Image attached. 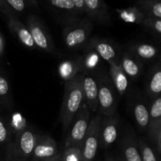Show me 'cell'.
<instances>
[{
    "label": "cell",
    "mask_w": 161,
    "mask_h": 161,
    "mask_svg": "<svg viewBox=\"0 0 161 161\" xmlns=\"http://www.w3.org/2000/svg\"><path fill=\"white\" fill-rule=\"evenodd\" d=\"M62 161H82L81 149L78 147H67L61 153Z\"/></svg>",
    "instance_id": "cell-30"
},
{
    "label": "cell",
    "mask_w": 161,
    "mask_h": 161,
    "mask_svg": "<svg viewBox=\"0 0 161 161\" xmlns=\"http://www.w3.org/2000/svg\"><path fill=\"white\" fill-rule=\"evenodd\" d=\"M136 6L146 17L161 19L160 0H138Z\"/></svg>",
    "instance_id": "cell-23"
},
{
    "label": "cell",
    "mask_w": 161,
    "mask_h": 161,
    "mask_svg": "<svg viewBox=\"0 0 161 161\" xmlns=\"http://www.w3.org/2000/svg\"><path fill=\"white\" fill-rule=\"evenodd\" d=\"M96 79L98 87V105L97 110L98 115L102 116H110L116 114L118 97L111 79L105 73H100Z\"/></svg>",
    "instance_id": "cell-3"
},
{
    "label": "cell",
    "mask_w": 161,
    "mask_h": 161,
    "mask_svg": "<svg viewBox=\"0 0 161 161\" xmlns=\"http://www.w3.org/2000/svg\"><path fill=\"white\" fill-rule=\"evenodd\" d=\"M147 133L149 140L155 146V150L159 156L161 154V97L153 100L149 108V124Z\"/></svg>",
    "instance_id": "cell-8"
},
{
    "label": "cell",
    "mask_w": 161,
    "mask_h": 161,
    "mask_svg": "<svg viewBox=\"0 0 161 161\" xmlns=\"http://www.w3.org/2000/svg\"><path fill=\"white\" fill-rule=\"evenodd\" d=\"M93 28V20L88 17L68 20L62 32L66 47L72 50L84 48L91 39Z\"/></svg>",
    "instance_id": "cell-2"
},
{
    "label": "cell",
    "mask_w": 161,
    "mask_h": 161,
    "mask_svg": "<svg viewBox=\"0 0 161 161\" xmlns=\"http://www.w3.org/2000/svg\"><path fill=\"white\" fill-rule=\"evenodd\" d=\"M121 146L124 161H142L138 143L133 135H127L123 140Z\"/></svg>",
    "instance_id": "cell-19"
},
{
    "label": "cell",
    "mask_w": 161,
    "mask_h": 161,
    "mask_svg": "<svg viewBox=\"0 0 161 161\" xmlns=\"http://www.w3.org/2000/svg\"><path fill=\"white\" fill-rule=\"evenodd\" d=\"M105 161H116V160H115L114 159L111 157V156H107Z\"/></svg>",
    "instance_id": "cell-39"
},
{
    "label": "cell",
    "mask_w": 161,
    "mask_h": 161,
    "mask_svg": "<svg viewBox=\"0 0 161 161\" xmlns=\"http://www.w3.org/2000/svg\"><path fill=\"white\" fill-rule=\"evenodd\" d=\"M38 136L36 130L26 126L16 132L14 141L8 143L7 146L19 159H28L32 156Z\"/></svg>",
    "instance_id": "cell-5"
},
{
    "label": "cell",
    "mask_w": 161,
    "mask_h": 161,
    "mask_svg": "<svg viewBox=\"0 0 161 161\" xmlns=\"http://www.w3.org/2000/svg\"><path fill=\"white\" fill-rule=\"evenodd\" d=\"M148 31L157 38H160L161 34V20L155 17H146L142 24Z\"/></svg>",
    "instance_id": "cell-28"
},
{
    "label": "cell",
    "mask_w": 161,
    "mask_h": 161,
    "mask_svg": "<svg viewBox=\"0 0 161 161\" xmlns=\"http://www.w3.org/2000/svg\"><path fill=\"white\" fill-rule=\"evenodd\" d=\"M119 119L116 114L102 116L99 127V146L105 149L113 145L119 135Z\"/></svg>",
    "instance_id": "cell-10"
},
{
    "label": "cell",
    "mask_w": 161,
    "mask_h": 161,
    "mask_svg": "<svg viewBox=\"0 0 161 161\" xmlns=\"http://www.w3.org/2000/svg\"><path fill=\"white\" fill-rule=\"evenodd\" d=\"M0 105L4 108H13V98L10 86L6 75L0 72Z\"/></svg>",
    "instance_id": "cell-25"
},
{
    "label": "cell",
    "mask_w": 161,
    "mask_h": 161,
    "mask_svg": "<svg viewBox=\"0 0 161 161\" xmlns=\"http://www.w3.org/2000/svg\"><path fill=\"white\" fill-rule=\"evenodd\" d=\"M58 154L59 152L56 142L49 135H39L31 157H33L35 160H42L52 158Z\"/></svg>",
    "instance_id": "cell-13"
},
{
    "label": "cell",
    "mask_w": 161,
    "mask_h": 161,
    "mask_svg": "<svg viewBox=\"0 0 161 161\" xmlns=\"http://www.w3.org/2000/svg\"><path fill=\"white\" fill-rule=\"evenodd\" d=\"M14 138V131L10 121L0 115V146L7 145L12 142Z\"/></svg>",
    "instance_id": "cell-27"
},
{
    "label": "cell",
    "mask_w": 161,
    "mask_h": 161,
    "mask_svg": "<svg viewBox=\"0 0 161 161\" xmlns=\"http://www.w3.org/2000/svg\"><path fill=\"white\" fill-rule=\"evenodd\" d=\"M26 27L36 47L47 53H51L54 50V44L51 36L39 17L33 14L28 16Z\"/></svg>",
    "instance_id": "cell-6"
},
{
    "label": "cell",
    "mask_w": 161,
    "mask_h": 161,
    "mask_svg": "<svg viewBox=\"0 0 161 161\" xmlns=\"http://www.w3.org/2000/svg\"><path fill=\"white\" fill-rule=\"evenodd\" d=\"M129 53L142 61H150L157 58L159 53V49L149 43L135 44L129 48Z\"/></svg>",
    "instance_id": "cell-20"
},
{
    "label": "cell",
    "mask_w": 161,
    "mask_h": 161,
    "mask_svg": "<svg viewBox=\"0 0 161 161\" xmlns=\"http://www.w3.org/2000/svg\"><path fill=\"white\" fill-rule=\"evenodd\" d=\"M85 14L92 20L103 25L111 23L109 8L104 0H83Z\"/></svg>",
    "instance_id": "cell-11"
},
{
    "label": "cell",
    "mask_w": 161,
    "mask_h": 161,
    "mask_svg": "<svg viewBox=\"0 0 161 161\" xmlns=\"http://www.w3.org/2000/svg\"><path fill=\"white\" fill-rule=\"evenodd\" d=\"M97 94L98 87L95 75L84 73L83 78V103L86 104L88 109L92 113H97L98 105Z\"/></svg>",
    "instance_id": "cell-12"
},
{
    "label": "cell",
    "mask_w": 161,
    "mask_h": 161,
    "mask_svg": "<svg viewBox=\"0 0 161 161\" xmlns=\"http://www.w3.org/2000/svg\"><path fill=\"white\" fill-rule=\"evenodd\" d=\"M53 161H62V160H61V153L58 154V155L56 157V158H55V160Z\"/></svg>",
    "instance_id": "cell-38"
},
{
    "label": "cell",
    "mask_w": 161,
    "mask_h": 161,
    "mask_svg": "<svg viewBox=\"0 0 161 161\" xmlns=\"http://www.w3.org/2000/svg\"><path fill=\"white\" fill-rule=\"evenodd\" d=\"M138 147L141 153L142 161H160L158 154L153 149L150 144H149L147 140L144 138H139L138 140Z\"/></svg>",
    "instance_id": "cell-26"
},
{
    "label": "cell",
    "mask_w": 161,
    "mask_h": 161,
    "mask_svg": "<svg viewBox=\"0 0 161 161\" xmlns=\"http://www.w3.org/2000/svg\"><path fill=\"white\" fill-rule=\"evenodd\" d=\"M147 94L151 99L154 100L160 97L161 93V71L160 64L153 68L147 83Z\"/></svg>",
    "instance_id": "cell-21"
},
{
    "label": "cell",
    "mask_w": 161,
    "mask_h": 161,
    "mask_svg": "<svg viewBox=\"0 0 161 161\" xmlns=\"http://www.w3.org/2000/svg\"><path fill=\"white\" fill-rule=\"evenodd\" d=\"M72 3L75 6L79 15L80 14H85V8H84V1L83 0H71Z\"/></svg>",
    "instance_id": "cell-32"
},
{
    "label": "cell",
    "mask_w": 161,
    "mask_h": 161,
    "mask_svg": "<svg viewBox=\"0 0 161 161\" xmlns=\"http://www.w3.org/2000/svg\"><path fill=\"white\" fill-rule=\"evenodd\" d=\"M83 74L80 73L64 82V96L59 116V120L64 131L69 128L83 103Z\"/></svg>",
    "instance_id": "cell-1"
},
{
    "label": "cell",
    "mask_w": 161,
    "mask_h": 161,
    "mask_svg": "<svg viewBox=\"0 0 161 161\" xmlns=\"http://www.w3.org/2000/svg\"><path fill=\"white\" fill-rule=\"evenodd\" d=\"M5 50V39L3 37V34L0 31V57L3 55Z\"/></svg>",
    "instance_id": "cell-35"
},
{
    "label": "cell",
    "mask_w": 161,
    "mask_h": 161,
    "mask_svg": "<svg viewBox=\"0 0 161 161\" xmlns=\"http://www.w3.org/2000/svg\"><path fill=\"white\" fill-rule=\"evenodd\" d=\"M88 43L94 48L103 61L114 64H119L122 54L120 49L114 42L105 39L93 37L91 38Z\"/></svg>",
    "instance_id": "cell-9"
},
{
    "label": "cell",
    "mask_w": 161,
    "mask_h": 161,
    "mask_svg": "<svg viewBox=\"0 0 161 161\" xmlns=\"http://www.w3.org/2000/svg\"><path fill=\"white\" fill-rule=\"evenodd\" d=\"M83 71L81 56L61 61L58 66V73L64 82L74 78L79 74L83 73Z\"/></svg>",
    "instance_id": "cell-15"
},
{
    "label": "cell",
    "mask_w": 161,
    "mask_h": 161,
    "mask_svg": "<svg viewBox=\"0 0 161 161\" xmlns=\"http://www.w3.org/2000/svg\"><path fill=\"white\" fill-rule=\"evenodd\" d=\"M6 18L9 30L17 38L22 45L28 49L37 48L33 42L32 38L26 25L21 23L14 14H9Z\"/></svg>",
    "instance_id": "cell-14"
},
{
    "label": "cell",
    "mask_w": 161,
    "mask_h": 161,
    "mask_svg": "<svg viewBox=\"0 0 161 161\" xmlns=\"http://www.w3.org/2000/svg\"><path fill=\"white\" fill-rule=\"evenodd\" d=\"M0 13L4 14L6 17H7L9 14H14V12L11 10L10 8H9V6H8V5L6 4L5 0H0Z\"/></svg>",
    "instance_id": "cell-33"
},
{
    "label": "cell",
    "mask_w": 161,
    "mask_h": 161,
    "mask_svg": "<svg viewBox=\"0 0 161 161\" xmlns=\"http://www.w3.org/2000/svg\"><path fill=\"white\" fill-rule=\"evenodd\" d=\"M134 115L140 130L146 132L149 124V108L143 102H138L134 106Z\"/></svg>",
    "instance_id": "cell-24"
},
{
    "label": "cell",
    "mask_w": 161,
    "mask_h": 161,
    "mask_svg": "<svg viewBox=\"0 0 161 161\" xmlns=\"http://www.w3.org/2000/svg\"><path fill=\"white\" fill-rule=\"evenodd\" d=\"M22 160L20 159H19L18 157H17V156H15V154L11 151V149H9L8 146H6V159L4 161H20Z\"/></svg>",
    "instance_id": "cell-34"
},
{
    "label": "cell",
    "mask_w": 161,
    "mask_h": 161,
    "mask_svg": "<svg viewBox=\"0 0 161 161\" xmlns=\"http://www.w3.org/2000/svg\"><path fill=\"white\" fill-rule=\"evenodd\" d=\"M91 120V112L86 104H82L80 110L74 117L70 127L68 129L69 134L65 139L64 146L67 147H78L81 149L85 135L87 131Z\"/></svg>",
    "instance_id": "cell-4"
},
{
    "label": "cell",
    "mask_w": 161,
    "mask_h": 161,
    "mask_svg": "<svg viewBox=\"0 0 161 161\" xmlns=\"http://www.w3.org/2000/svg\"><path fill=\"white\" fill-rule=\"evenodd\" d=\"M83 62V73H89L94 75L100 68L103 60L99 57L97 52L87 42L84 47V53L81 55Z\"/></svg>",
    "instance_id": "cell-17"
},
{
    "label": "cell",
    "mask_w": 161,
    "mask_h": 161,
    "mask_svg": "<svg viewBox=\"0 0 161 161\" xmlns=\"http://www.w3.org/2000/svg\"><path fill=\"white\" fill-rule=\"evenodd\" d=\"M49 3L53 7L60 10L66 11L71 14H79L71 0H49Z\"/></svg>",
    "instance_id": "cell-29"
},
{
    "label": "cell",
    "mask_w": 161,
    "mask_h": 161,
    "mask_svg": "<svg viewBox=\"0 0 161 161\" xmlns=\"http://www.w3.org/2000/svg\"><path fill=\"white\" fill-rule=\"evenodd\" d=\"M28 3H31L34 6H38V3H37V0H26Z\"/></svg>",
    "instance_id": "cell-36"
},
{
    "label": "cell",
    "mask_w": 161,
    "mask_h": 161,
    "mask_svg": "<svg viewBox=\"0 0 161 161\" xmlns=\"http://www.w3.org/2000/svg\"><path fill=\"white\" fill-rule=\"evenodd\" d=\"M5 2L13 12L15 11V12L21 13L24 12L26 9V0H5Z\"/></svg>",
    "instance_id": "cell-31"
},
{
    "label": "cell",
    "mask_w": 161,
    "mask_h": 161,
    "mask_svg": "<svg viewBox=\"0 0 161 161\" xmlns=\"http://www.w3.org/2000/svg\"><path fill=\"white\" fill-rule=\"evenodd\" d=\"M58 156V155H57ZM56 156V157H57ZM56 157H52V158H49V159H42V160H36V161H53L56 158Z\"/></svg>",
    "instance_id": "cell-37"
},
{
    "label": "cell",
    "mask_w": 161,
    "mask_h": 161,
    "mask_svg": "<svg viewBox=\"0 0 161 161\" xmlns=\"http://www.w3.org/2000/svg\"><path fill=\"white\" fill-rule=\"evenodd\" d=\"M119 161H124V160L123 158H120V159H119Z\"/></svg>",
    "instance_id": "cell-40"
},
{
    "label": "cell",
    "mask_w": 161,
    "mask_h": 161,
    "mask_svg": "<svg viewBox=\"0 0 161 161\" xmlns=\"http://www.w3.org/2000/svg\"><path fill=\"white\" fill-rule=\"evenodd\" d=\"M119 64L126 75L133 80L138 78L143 70L142 61L129 52L123 53Z\"/></svg>",
    "instance_id": "cell-16"
},
{
    "label": "cell",
    "mask_w": 161,
    "mask_h": 161,
    "mask_svg": "<svg viewBox=\"0 0 161 161\" xmlns=\"http://www.w3.org/2000/svg\"><path fill=\"white\" fill-rule=\"evenodd\" d=\"M108 64H109V75L112 83L116 92L120 96H124L128 89V78L119 64L109 63Z\"/></svg>",
    "instance_id": "cell-18"
},
{
    "label": "cell",
    "mask_w": 161,
    "mask_h": 161,
    "mask_svg": "<svg viewBox=\"0 0 161 161\" xmlns=\"http://www.w3.org/2000/svg\"><path fill=\"white\" fill-rule=\"evenodd\" d=\"M102 116H94L90 120L87 131L81 147L82 161H93L99 146V127Z\"/></svg>",
    "instance_id": "cell-7"
},
{
    "label": "cell",
    "mask_w": 161,
    "mask_h": 161,
    "mask_svg": "<svg viewBox=\"0 0 161 161\" xmlns=\"http://www.w3.org/2000/svg\"><path fill=\"white\" fill-rule=\"evenodd\" d=\"M116 12L118 14L119 18L127 23L142 25L144 19L146 17L135 5L125 9H116Z\"/></svg>",
    "instance_id": "cell-22"
}]
</instances>
